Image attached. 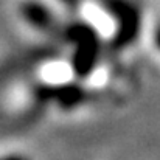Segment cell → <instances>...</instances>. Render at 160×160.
<instances>
[{
	"label": "cell",
	"instance_id": "1",
	"mask_svg": "<svg viewBox=\"0 0 160 160\" xmlns=\"http://www.w3.org/2000/svg\"><path fill=\"white\" fill-rule=\"evenodd\" d=\"M152 39H154V45H156V48H157V50L160 52V25L157 27V28H156Z\"/></svg>",
	"mask_w": 160,
	"mask_h": 160
}]
</instances>
